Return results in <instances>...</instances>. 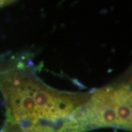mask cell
Wrapping results in <instances>:
<instances>
[{"instance_id":"cell-1","label":"cell","mask_w":132,"mask_h":132,"mask_svg":"<svg viewBox=\"0 0 132 132\" xmlns=\"http://www.w3.org/2000/svg\"><path fill=\"white\" fill-rule=\"evenodd\" d=\"M0 92L6 120L29 132H68L79 120L90 92L54 89L38 76L29 53L0 56Z\"/></svg>"},{"instance_id":"cell-2","label":"cell","mask_w":132,"mask_h":132,"mask_svg":"<svg viewBox=\"0 0 132 132\" xmlns=\"http://www.w3.org/2000/svg\"><path fill=\"white\" fill-rule=\"evenodd\" d=\"M87 131L98 128L131 130V76L90 92L83 112Z\"/></svg>"}]
</instances>
